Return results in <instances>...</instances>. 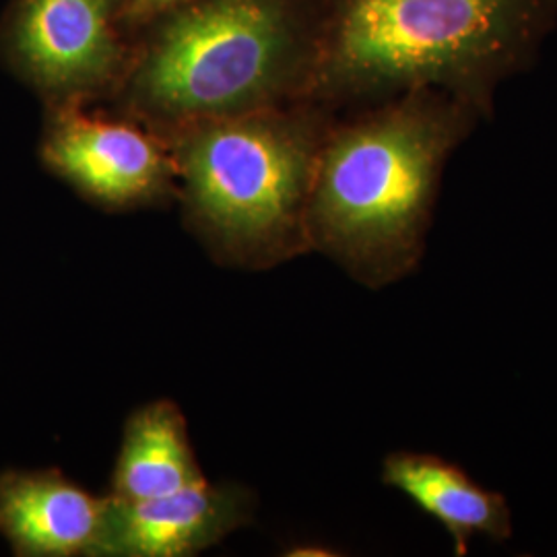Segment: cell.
<instances>
[{"label":"cell","mask_w":557,"mask_h":557,"mask_svg":"<svg viewBox=\"0 0 557 557\" xmlns=\"http://www.w3.org/2000/svg\"><path fill=\"white\" fill-rule=\"evenodd\" d=\"M250 517V498L238 485L207 479L160 498L108 496L94 557H184L220 543Z\"/></svg>","instance_id":"cell-7"},{"label":"cell","mask_w":557,"mask_h":557,"mask_svg":"<svg viewBox=\"0 0 557 557\" xmlns=\"http://www.w3.org/2000/svg\"><path fill=\"white\" fill-rule=\"evenodd\" d=\"M537 7L539 0H345L312 85L326 94L471 87L508 57Z\"/></svg>","instance_id":"cell-4"},{"label":"cell","mask_w":557,"mask_h":557,"mask_svg":"<svg viewBox=\"0 0 557 557\" xmlns=\"http://www.w3.org/2000/svg\"><path fill=\"white\" fill-rule=\"evenodd\" d=\"M299 66L289 0H188L158 17L124 75L122 101L178 133L277 108L298 87Z\"/></svg>","instance_id":"cell-3"},{"label":"cell","mask_w":557,"mask_h":557,"mask_svg":"<svg viewBox=\"0 0 557 557\" xmlns=\"http://www.w3.org/2000/svg\"><path fill=\"white\" fill-rule=\"evenodd\" d=\"M122 0H11L0 57L50 106H81L124 73Z\"/></svg>","instance_id":"cell-5"},{"label":"cell","mask_w":557,"mask_h":557,"mask_svg":"<svg viewBox=\"0 0 557 557\" xmlns=\"http://www.w3.org/2000/svg\"><path fill=\"white\" fill-rule=\"evenodd\" d=\"M184 416L170 400L145 405L128 419L114 471V498H160L202 481Z\"/></svg>","instance_id":"cell-10"},{"label":"cell","mask_w":557,"mask_h":557,"mask_svg":"<svg viewBox=\"0 0 557 557\" xmlns=\"http://www.w3.org/2000/svg\"><path fill=\"white\" fill-rule=\"evenodd\" d=\"M106 506L54 469L0 473V533L17 556H91Z\"/></svg>","instance_id":"cell-8"},{"label":"cell","mask_w":557,"mask_h":557,"mask_svg":"<svg viewBox=\"0 0 557 557\" xmlns=\"http://www.w3.org/2000/svg\"><path fill=\"white\" fill-rule=\"evenodd\" d=\"M40 158L85 197L110 207L158 199L176 178L172 147L135 124L87 116L81 106H50Z\"/></svg>","instance_id":"cell-6"},{"label":"cell","mask_w":557,"mask_h":557,"mask_svg":"<svg viewBox=\"0 0 557 557\" xmlns=\"http://www.w3.org/2000/svg\"><path fill=\"white\" fill-rule=\"evenodd\" d=\"M174 135L186 218L211 252L257 269L312 252L308 202L326 137L319 120L277 106Z\"/></svg>","instance_id":"cell-2"},{"label":"cell","mask_w":557,"mask_h":557,"mask_svg":"<svg viewBox=\"0 0 557 557\" xmlns=\"http://www.w3.org/2000/svg\"><path fill=\"white\" fill-rule=\"evenodd\" d=\"M188 0H122V15L131 21L156 20Z\"/></svg>","instance_id":"cell-11"},{"label":"cell","mask_w":557,"mask_h":557,"mask_svg":"<svg viewBox=\"0 0 557 557\" xmlns=\"http://www.w3.org/2000/svg\"><path fill=\"white\" fill-rule=\"evenodd\" d=\"M382 479L448 531L455 554L465 556L471 539L506 541L512 535V512L498 492L481 487L460 467L421 453H393Z\"/></svg>","instance_id":"cell-9"},{"label":"cell","mask_w":557,"mask_h":557,"mask_svg":"<svg viewBox=\"0 0 557 557\" xmlns=\"http://www.w3.org/2000/svg\"><path fill=\"white\" fill-rule=\"evenodd\" d=\"M465 120L453 103L411 96L326 135L308 202L312 250L374 289L413 273Z\"/></svg>","instance_id":"cell-1"}]
</instances>
